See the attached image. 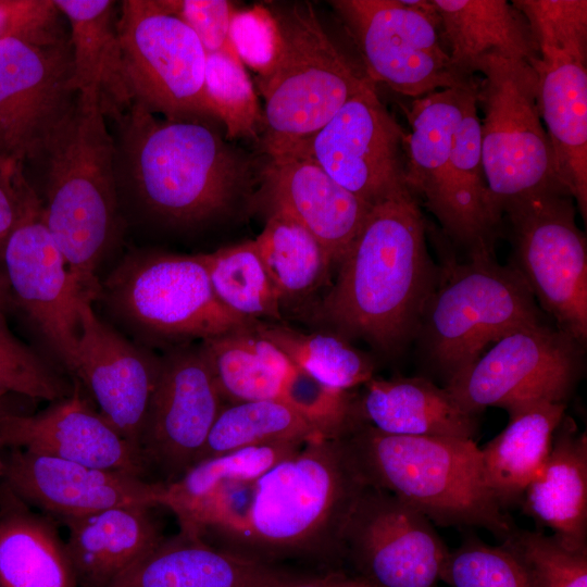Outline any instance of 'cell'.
Returning a JSON list of instances; mask_svg holds the SVG:
<instances>
[{"label":"cell","mask_w":587,"mask_h":587,"mask_svg":"<svg viewBox=\"0 0 587 587\" xmlns=\"http://www.w3.org/2000/svg\"><path fill=\"white\" fill-rule=\"evenodd\" d=\"M365 486L340 437L315 439L239 492L201 537L267 565L301 560L341 569L344 532Z\"/></svg>","instance_id":"6da1fadb"},{"label":"cell","mask_w":587,"mask_h":587,"mask_svg":"<svg viewBox=\"0 0 587 587\" xmlns=\"http://www.w3.org/2000/svg\"><path fill=\"white\" fill-rule=\"evenodd\" d=\"M426 235L420 202L409 190L371 208L319 309L332 332L388 355L416 338L440 275Z\"/></svg>","instance_id":"7a4b0ae2"},{"label":"cell","mask_w":587,"mask_h":587,"mask_svg":"<svg viewBox=\"0 0 587 587\" xmlns=\"http://www.w3.org/2000/svg\"><path fill=\"white\" fill-rule=\"evenodd\" d=\"M363 482L440 526H477L502 541L516 526L494 498L474 439L408 437L359 424L340 437Z\"/></svg>","instance_id":"3957f363"},{"label":"cell","mask_w":587,"mask_h":587,"mask_svg":"<svg viewBox=\"0 0 587 587\" xmlns=\"http://www.w3.org/2000/svg\"><path fill=\"white\" fill-rule=\"evenodd\" d=\"M98 99L77 93L75 104L49 142L46 223L83 295L101 292L96 270L116 216V149Z\"/></svg>","instance_id":"277c9868"},{"label":"cell","mask_w":587,"mask_h":587,"mask_svg":"<svg viewBox=\"0 0 587 587\" xmlns=\"http://www.w3.org/2000/svg\"><path fill=\"white\" fill-rule=\"evenodd\" d=\"M137 193L160 216L199 222L224 211L251 164L204 121L159 120L138 105L116 121Z\"/></svg>","instance_id":"5b68a950"},{"label":"cell","mask_w":587,"mask_h":587,"mask_svg":"<svg viewBox=\"0 0 587 587\" xmlns=\"http://www.w3.org/2000/svg\"><path fill=\"white\" fill-rule=\"evenodd\" d=\"M273 13L280 51L271 71L257 76L264 100L260 132L267 158L301 153L370 80L335 46L311 3H294Z\"/></svg>","instance_id":"8992f818"},{"label":"cell","mask_w":587,"mask_h":587,"mask_svg":"<svg viewBox=\"0 0 587 587\" xmlns=\"http://www.w3.org/2000/svg\"><path fill=\"white\" fill-rule=\"evenodd\" d=\"M540 321L539 307L517 271L500 264L495 252L483 251L440 268L415 339L446 386L500 338Z\"/></svg>","instance_id":"52a82bcc"},{"label":"cell","mask_w":587,"mask_h":587,"mask_svg":"<svg viewBox=\"0 0 587 587\" xmlns=\"http://www.w3.org/2000/svg\"><path fill=\"white\" fill-rule=\"evenodd\" d=\"M477 91L484 174L495 211L517 199L551 188L559 180L553 150L538 103V78L525 62L498 57L480 61ZM566 189V188H565Z\"/></svg>","instance_id":"ba28073f"},{"label":"cell","mask_w":587,"mask_h":587,"mask_svg":"<svg viewBox=\"0 0 587 587\" xmlns=\"http://www.w3.org/2000/svg\"><path fill=\"white\" fill-rule=\"evenodd\" d=\"M513 262L537 303L579 344L587 340V242L563 188L508 203Z\"/></svg>","instance_id":"9c48e42d"},{"label":"cell","mask_w":587,"mask_h":587,"mask_svg":"<svg viewBox=\"0 0 587 587\" xmlns=\"http://www.w3.org/2000/svg\"><path fill=\"white\" fill-rule=\"evenodd\" d=\"M354 39L372 83L413 99L478 86L460 72L442 39L437 11L425 0L330 1Z\"/></svg>","instance_id":"30bf717a"},{"label":"cell","mask_w":587,"mask_h":587,"mask_svg":"<svg viewBox=\"0 0 587 587\" xmlns=\"http://www.w3.org/2000/svg\"><path fill=\"white\" fill-rule=\"evenodd\" d=\"M117 32L133 105L170 121L215 120L205 96L207 52L161 0H124Z\"/></svg>","instance_id":"8fae6325"},{"label":"cell","mask_w":587,"mask_h":587,"mask_svg":"<svg viewBox=\"0 0 587 587\" xmlns=\"http://www.w3.org/2000/svg\"><path fill=\"white\" fill-rule=\"evenodd\" d=\"M101 292L127 322L162 337L203 340L255 322L218 301L201 254L134 253L110 274Z\"/></svg>","instance_id":"7c38bea8"},{"label":"cell","mask_w":587,"mask_h":587,"mask_svg":"<svg viewBox=\"0 0 587 587\" xmlns=\"http://www.w3.org/2000/svg\"><path fill=\"white\" fill-rule=\"evenodd\" d=\"M583 345L544 321L492 344L446 386L466 412H507L537 401L564 402L583 375Z\"/></svg>","instance_id":"4fadbf2b"},{"label":"cell","mask_w":587,"mask_h":587,"mask_svg":"<svg viewBox=\"0 0 587 587\" xmlns=\"http://www.w3.org/2000/svg\"><path fill=\"white\" fill-rule=\"evenodd\" d=\"M71 79L68 35L0 39V172L14 176L45 154L75 104Z\"/></svg>","instance_id":"5bb4252c"},{"label":"cell","mask_w":587,"mask_h":587,"mask_svg":"<svg viewBox=\"0 0 587 587\" xmlns=\"http://www.w3.org/2000/svg\"><path fill=\"white\" fill-rule=\"evenodd\" d=\"M448 552L428 517L371 486L360 494L342 536L344 563L370 587H436Z\"/></svg>","instance_id":"9a60e30c"},{"label":"cell","mask_w":587,"mask_h":587,"mask_svg":"<svg viewBox=\"0 0 587 587\" xmlns=\"http://www.w3.org/2000/svg\"><path fill=\"white\" fill-rule=\"evenodd\" d=\"M1 265L16 301L72 374L80 329L77 301L83 294L46 223L43 203L26 179Z\"/></svg>","instance_id":"2e32d148"},{"label":"cell","mask_w":587,"mask_h":587,"mask_svg":"<svg viewBox=\"0 0 587 587\" xmlns=\"http://www.w3.org/2000/svg\"><path fill=\"white\" fill-rule=\"evenodd\" d=\"M405 137L369 80L299 154L313 159L336 183L373 207L409 190Z\"/></svg>","instance_id":"e0dca14e"},{"label":"cell","mask_w":587,"mask_h":587,"mask_svg":"<svg viewBox=\"0 0 587 587\" xmlns=\"http://www.w3.org/2000/svg\"><path fill=\"white\" fill-rule=\"evenodd\" d=\"M224 404L200 346L160 358L139 444L147 472L165 484L199 462Z\"/></svg>","instance_id":"ac0fdd59"},{"label":"cell","mask_w":587,"mask_h":587,"mask_svg":"<svg viewBox=\"0 0 587 587\" xmlns=\"http://www.w3.org/2000/svg\"><path fill=\"white\" fill-rule=\"evenodd\" d=\"M92 301L85 295L77 301L80 329L72 375L92 395L99 412L139 449L160 358L101 321L92 309Z\"/></svg>","instance_id":"d6986e66"},{"label":"cell","mask_w":587,"mask_h":587,"mask_svg":"<svg viewBox=\"0 0 587 587\" xmlns=\"http://www.w3.org/2000/svg\"><path fill=\"white\" fill-rule=\"evenodd\" d=\"M4 484L28 505L64 521L120 505L159 507L162 483L23 449L4 459Z\"/></svg>","instance_id":"ffe728a7"},{"label":"cell","mask_w":587,"mask_h":587,"mask_svg":"<svg viewBox=\"0 0 587 587\" xmlns=\"http://www.w3.org/2000/svg\"><path fill=\"white\" fill-rule=\"evenodd\" d=\"M78 388L37 414L0 412L3 446L147 479L139 449L92 409Z\"/></svg>","instance_id":"44dd1931"},{"label":"cell","mask_w":587,"mask_h":587,"mask_svg":"<svg viewBox=\"0 0 587 587\" xmlns=\"http://www.w3.org/2000/svg\"><path fill=\"white\" fill-rule=\"evenodd\" d=\"M262 178L272 210L283 211L302 224L337 266L372 205L304 154L267 158Z\"/></svg>","instance_id":"7402d4cb"},{"label":"cell","mask_w":587,"mask_h":587,"mask_svg":"<svg viewBox=\"0 0 587 587\" xmlns=\"http://www.w3.org/2000/svg\"><path fill=\"white\" fill-rule=\"evenodd\" d=\"M533 63L559 180L587 216V53L541 50Z\"/></svg>","instance_id":"603a6c76"},{"label":"cell","mask_w":587,"mask_h":587,"mask_svg":"<svg viewBox=\"0 0 587 587\" xmlns=\"http://www.w3.org/2000/svg\"><path fill=\"white\" fill-rule=\"evenodd\" d=\"M477 91L478 88L472 90L466 98L439 199L432 211L444 234L464 248L467 255L495 252L502 223L492 207L484 174Z\"/></svg>","instance_id":"cb8c5ba5"},{"label":"cell","mask_w":587,"mask_h":587,"mask_svg":"<svg viewBox=\"0 0 587 587\" xmlns=\"http://www.w3.org/2000/svg\"><path fill=\"white\" fill-rule=\"evenodd\" d=\"M361 387L354 395L355 419L378 432L464 439L477 434V415L462 409L446 387L428 378L374 376Z\"/></svg>","instance_id":"d4e9b609"},{"label":"cell","mask_w":587,"mask_h":587,"mask_svg":"<svg viewBox=\"0 0 587 587\" xmlns=\"http://www.w3.org/2000/svg\"><path fill=\"white\" fill-rule=\"evenodd\" d=\"M287 571L179 530L107 587H272Z\"/></svg>","instance_id":"484cf974"},{"label":"cell","mask_w":587,"mask_h":587,"mask_svg":"<svg viewBox=\"0 0 587 587\" xmlns=\"http://www.w3.org/2000/svg\"><path fill=\"white\" fill-rule=\"evenodd\" d=\"M302 447L278 442L203 459L177 479L162 483L158 505L175 514L182 532L201 536L236 495Z\"/></svg>","instance_id":"4316f807"},{"label":"cell","mask_w":587,"mask_h":587,"mask_svg":"<svg viewBox=\"0 0 587 587\" xmlns=\"http://www.w3.org/2000/svg\"><path fill=\"white\" fill-rule=\"evenodd\" d=\"M523 513L571 549H587V436L564 415L550 452L527 485Z\"/></svg>","instance_id":"83f0119b"},{"label":"cell","mask_w":587,"mask_h":587,"mask_svg":"<svg viewBox=\"0 0 587 587\" xmlns=\"http://www.w3.org/2000/svg\"><path fill=\"white\" fill-rule=\"evenodd\" d=\"M152 507L120 505L64 521L78 587H107L164 538Z\"/></svg>","instance_id":"f1b7e54d"},{"label":"cell","mask_w":587,"mask_h":587,"mask_svg":"<svg viewBox=\"0 0 587 587\" xmlns=\"http://www.w3.org/2000/svg\"><path fill=\"white\" fill-rule=\"evenodd\" d=\"M53 1L70 26L72 88L95 96L105 117L117 121L132 108L133 99L124 72L116 2Z\"/></svg>","instance_id":"f546056e"},{"label":"cell","mask_w":587,"mask_h":587,"mask_svg":"<svg viewBox=\"0 0 587 587\" xmlns=\"http://www.w3.org/2000/svg\"><path fill=\"white\" fill-rule=\"evenodd\" d=\"M454 66L475 76L480 61L498 57L529 65L539 58L523 14L505 0H432Z\"/></svg>","instance_id":"4dcf8cb0"},{"label":"cell","mask_w":587,"mask_h":587,"mask_svg":"<svg viewBox=\"0 0 587 587\" xmlns=\"http://www.w3.org/2000/svg\"><path fill=\"white\" fill-rule=\"evenodd\" d=\"M53 520L0 489V587H78Z\"/></svg>","instance_id":"1f68e13d"},{"label":"cell","mask_w":587,"mask_h":587,"mask_svg":"<svg viewBox=\"0 0 587 587\" xmlns=\"http://www.w3.org/2000/svg\"><path fill=\"white\" fill-rule=\"evenodd\" d=\"M566 403L537 401L508 412L509 423L480 448L486 483L501 509L520 504L542 467Z\"/></svg>","instance_id":"d6a6232c"},{"label":"cell","mask_w":587,"mask_h":587,"mask_svg":"<svg viewBox=\"0 0 587 587\" xmlns=\"http://www.w3.org/2000/svg\"><path fill=\"white\" fill-rule=\"evenodd\" d=\"M251 325L199 345L218 392L225 404L261 400L287 403L298 369Z\"/></svg>","instance_id":"836d02e7"},{"label":"cell","mask_w":587,"mask_h":587,"mask_svg":"<svg viewBox=\"0 0 587 587\" xmlns=\"http://www.w3.org/2000/svg\"><path fill=\"white\" fill-rule=\"evenodd\" d=\"M476 88L430 92L414 99L407 113L411 132L405 137V183L430 212L439 199L466 98Z\"/></svg>","instance_id":"e575fe53"},{"label":"cell","mask_w":587,"mask_h":587,"mask_svg":"<svg viewBox=\"0 0 587 587\" xmlns=\"http://www.w3.org/2000/svg\"><path fill=\"white\" fill-rule=\"evenodd\" d=\"M334 437L321 423L277 400L224 404L203 448L201 460L230 451L278 442L307 444Z\"/></svg>","instance_id":"d590c367"},{"label":"cell","mask_w":587,"mask_h":587,"mask_svg":"<svg viewBox=\"0 0 587 587\" xmlns=\"http://www.w3.org/2000/svg\"><path fill=\"white\" fill-rule=\"evenodd\" d=\"M251 327L274 344L298 370L327 389L351 391L375 376L373 359L332 330L303 333L262 321H255Z\"/></svg>","instance_id":"8d00e7d4"},{"label":"cell","mask_w":587,"mask_h":587,"mask_svg":"<svg viewBox=\"0 0 587 587\" xmlns=\"http://www.w3.org/2000/svg\"><path fill=\"white\" fill-rule=\"evenodd\" d=\"M254 242L282 300L312 294L327 282L334 267L317 239L279 210L271 211Z\"/></svg>","instance_id":"74e56055"},{"label":"cell","mask_w":587,"mask_h":587,"mask_svg":"<svg viewBox=\"0 0 587 587\" xmlns=\"http://www.w3.org/2000/svg\"><path fill=\"white\" fill-rule=\"evenodd\" d=\"M218 301L236 315L254 322L279 320L282 297L254 240L201 254Z\"/></svg>","instance_id":"f35d334b"},{"label":"cell","mask_w":587,"mask_h":587,"mask_svg":"<svg viewBox=\"0 0 587 587\" xmlns=\"http://www.w3.org/2000/svg\"><path fill=\"white\" fill-rule=\"evenodd\" d=\"M204 89L209 107L225 126V137H257L262 109L235 52L207 53Z\"/></svg>","instance_id":"ab89813d"},{"label":"cell","mask_w":587,"mask_h":587,"mask_svg":"<svg viewBox=\"0 0 587 587\" xmlns=\"http://www.w3.org/2000/svg\"><path fill=\"white\" fill-rule=\"evenodd\" d=\"M502 545L520 560L530 587H587V549H571L552 535L519 528Z\"/></svg>","instance_id":"60d3db41"},{"label":"cell","mask_w":587,"mask_h":587,"mask_svg":"<svg viewBox=\"0 0 587 587\" xmlns=\"http://www.w3.org/2000/svg\"><path fill=\"white\" fill-rule=\"evenodd\" d=\"M440 580L451 587H530L524 566L508 548L476 537L448 552Z\"/></svg>","instance_id":"b9f144b4"},{"label":"cell","mask_w":587,"mask_h":587,"mask_svg":"<svg viewBox=\"0 0 587 587\" xmlns=\"http://www.w3.org/2000/svg\"><path fill=\"white\" fill-rule=\"evenodd\" d=\"M526 18L538 52L587 53L586 0H514Z\"/></svg>","instance_id":"7bdbcfd3"},{"label":"cell","mask_w":587,"mask_h":587,"mask_svg":"<svg viewBox=\"0 0 587 587\" xmlns=\"http://www.w3.org/2000/svg\"><path fill=\"white\" fill-rule=\"evenodd\" d=\"M58 401L70 394L62 379L8 329L0 311V395Z\"/></svg>","instance_id":"ee69618b"},{"label":"cell","mask_w":587,"mask_h":587,"mask_svg":"<svg viewBox=\"0 0 587 587\" xmlns=\"http://www.w3.org/2000/svg\"><path fill=\"white\" fill-rule=\"evenodd\" d=\"M229 42L242 64L250 66L258 76L265 75L276 62L282 47L274 13L261 4L236 10L230 22Z\"/></svg>","instance_id":"f6af8a7d"},{"label":"cell","mask_w":587,"mask_h":587,"mask_svg":"<svg viewBox=\"0 0 587 587\" xmlns=\"http://www.w3.org/2000/svg\"><path fill=\"white\" fill-rule=\"evenodd\" d=\"M163 7L197 35L207 53L235 52L229 27L235 7L226 0H161ZM236 53V52H235Z\"/></svg>","instance_id":"bcb514c9"},{"label":"cell","mask_w":587,"mask_h":587,"mask_svg":"<svg viewBox=\"0 0 587 587\" xmlns=\"http://www.w3.org/2000/svg\"><path fill=\"white\" fill-rule=\"evenodd\" d=\"M53 0H0V39L50 40L66 36Z\"/></svg>","instance_id":"7dc6e473"},{"label":"cell","mask_w":587,"mask_h":587,"mask_svg":"<svg viewBox=\"0 0 587 587\" xmlns=\"http://www.w3.org/2000/svg\"><path fill=\"white\" fill-rule=\"evenodd\" d=\"M23 172L8 176L0 172V266L4 243L20 216L22 205ZM3 300V284L0 273V311Z\"/></svg>","instance_id":"c3c4849f"},{"label":"cell","mask_w":587,"mask_h":587,"mask_svg":"<svg viewBox=\"0 0 587 587\" xmlns=\"http://www.w3.org/2000/svg\"><path fill=\"white\" fill-rule=\"evenodd\" d=\"M272 587H370L361 578L342 569L317 573L287 571Z\"/></svg>","instance_id":"681fc988"},{"label":"cell","mask_w":587,"mask_h":587,"mask_svg":"<svg viewBox=\"0 0 587 587\" xmlns=\"http://www.w3.org/2000/svg\"><path fill=\"white\" fill-rule=\"evenodd\" d=\"M2 446H3V444H2V440L0 438V477H3V473H4V459L1 455Z\"/></svg>","instance_id":"f907efd6"},{"label":"cell","mask_w":587,"mask_h":587,"mask_svg":"<svg viewBox=\"0 0 587 587\" xmlns=\"http://www.w3.org/2000/svg\"><path fill=\"white\" fill-rule=\"evenodd\" d=\"M2 397V395H0V398Z\"/></svg>","instance_id":"816d5d0a"}]
</instances>
